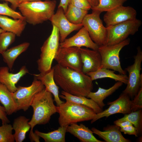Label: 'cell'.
<instances>
[{
  "instance_id": "cell-35",
  "label": "cell",
  "mask_w": 142,
  "mask_h": 142,
  "mask_svg": "<svg viewBox=\"0 0 142 142\" xmlns=\"http://www.w3.org/2000/svg\"><path fill=\"white\" fill-rule=\"evenodd\" d=\"M142 108V86L136 94L131 100V109L132 111H135Z\"/></svg>"
},
{
  "instance_id": "cell-9",
  "label": "cell",
  "mask_w": 142,
  "mask_h": 142,
  "mask_svg": "<svg viewBox=\"0 0 142 142\" xmlns=\"http://www.w3.org/2000/svg\"><path fill=\"white\" fill-rule=\"evenodd\" d=\"M137 52L134 56L133 64L125 69L128 72V82L125 89L122 93L128 95L132 100L142 86V75L140 74L141 69L142 51L140 48H137Z\"/></svg>"
},
{
  "instance_id": "cell-23",
  "label": "cell",
  "mask_w": 142,
  "mask_h": 142,
  "mask_svg": "<svg viewBox=\"0 0 142 142\" xmlns=\"http://www.w3.org/2000/svg\"><path fill=\"white\" fill-rule=\"evenodd\" d=\"M30 45L29 43L25 42L7 49L2 54L4 62L11 71L17 58L26 51Z\"/></svg>"
},
{
  "instance_id": "cell-15",
  "label": "cell",
  "mask_w": 142,
  "mask_h": 142,
  "mask_svg": "<svg viewBox=\"0 0 142 142\" xmlns=\"http://www.w3.org/2000/svg\"><path fill=\"white\" fill-rule=\"evenodd\" d=\"M84 47L92 49L98 50L99 46L91 38L85 28L83 27L75 35L66 39L60 43L61 48L76 47L81 48Z\"/></svg>"
},
{
  "instance_id": "cell-45",
  "label": "cell",
  "mask_w": 142,
  "mask_h": 142,
  "mask_svg": "<svg viewBox=\"0 0 142 142\" xmlns=\"http://www.w3.org/2000/svg\"><path fill=\"white\" fill-rule=\"evenodd\" d=\"M4 31L3 30H2V29L0 28V34L1 33L4 32Z\"/></svg>"
},
{
  "instance_id": "cell-36",
  "label": "cell",
  "mask_w": 142,
  "mask_h": 142,
  "mask_svg": "<svg viewBox=\"0 0 142 142\" xmlns=\"http://www.w3.org/2000/svg\"><path fill=\"white\" fill-rule=\"evenodd\" d=\"M69 4L80 9L88 11L91 7L87 0H70Z\"/></svg>"
},
{
  "instance_id": "cell-14",
  "label": "cell",
  "mask_w": 142,
  "mask_h": 142,
  "mask_svg": "<svg viewBox=\"0 0 142 142\" xmlns=\"http://www.w3.org/2000/svg\"><path fill=\"white\" fill-rule=\"evenodd\" d=\"M52 25L58 29L60 34V41L63 42L72 32L78 30L83 27L82 23L75 24L70 22L66 18L63 8H58L56 12L49 20Z\"/></svg>"
},
{
  "instance_id": "cell-6",
  "label": "cell",
  "mask_w": 142,
  "mask_h": 142,
  "mask_svg": "<svg viewBox=\"0 0 142 142\" xmlns=\"http://www.w3.org/2000/svg\"><path fill=\"white\" fill-rule=\"evenodd\" d=\"M130 42V39L127 38L116 44L99 46L98 50L102 59L100 68L111 69L120 74H126V71L121 65L119 54L121 49L129 45Z\"/></svg>"
},
{
  "instance_id": "cell-37",
  "label": "cell",
  "mask_w": 142,
  "mask_h": 142,
  "mask_svg": "<svg viewBox=\"0 0 142 142\" xmlns=\"http://www.w3.org/2000/svg\"><path fill=\"white\" fill-rule=\"evenodd\" d=\"M120 131L124 134L134 135L136 137H138L135 128L133 125H130L125 127L120 128Z\"/></svg>"
},
{
  "instance_id": "cell-43",
  "label": "cell",
  "mask_w": 142,
  "mask_h": 142,
  "mask_svg": "<svg viewBox=\"0 0 142 142\" xmlns=\"http://www.w3.org/2000/svg\"><path fill=\"white\" fill-rule=\"evenodd\" d=\"M90 5L91 8L97 6L98 4L99 0H87Z\"/></svg>"
},
{
  "instance_id": "cell-28",
  "label": "cell",
  "mask_w": 142,
  "mask_h": 142,
  "mask_svg": "<svg viewBox=\"0 0 142 142\" xmlns=\"http://www.w3.org/2000/svg\"><path fill=\"white\" fill-rule=\"evenodd\" d=\"M67 128V126H60L57 129L48 133L42 132L37 130L35 132L45 142H65Z\"/></svg>"
},
{
  "instance_id": "cell-32",
  "label": "cell",
  "mask_w": 142,
  "mask_h": 142,
  "mask_svg": "<svg viewBox=\"0 0 142 142\" xmlns=\"http://www.w3.org/2000/svg\"><path fill=\"white\" fill-rule=\"evenodd\" d=\"M16 35L14 33L4 32L0 34V54H1L8 49L14 41Z\"/></svg>"
},
{
  "instance_id": "cell-11",
  "label": "cell",
  "mask_w": 142,
  "mask_h": 142,
  "mask_svg": "<svg viewBox=\"0 0 142 142\" xmlns=\"http://www.w3.org/2000/svg\"><path fill=\"white\" fill-rule=\"evenodd\" d=\"M79 48L76 47H59L54 59L57 64L61 66L82 72V64Z\"/></svg>"
},
{
  "instance_id": "cell-3",
  "label": "cell",
  "mask_w": 142,
  "mask_h": 142,
  "mask_svg": "<svg viewBox=\"0 0 142 142\" xmlns=\"http://www.w3.org/2000/svg\"><path fill=\"white\" fill-rule=\"evenodd\" d=\"M56 4L55 0H40L22 3L18 8L26 22L34 26L49 20Z\"/></svg>"
},
{
  "instance_id": "cell-40",
  "label": "cell",
  "mask_w": 142,
  "mask_h": 142,
  "mask_svg": "<svg viewBox=\"0 0 142 142\" xmlns=\"http://www.w3.org/2000/svg\"><path fill=\"white\" fill-rule=\"evenodd\" d=\"M115 124L119 126L120 128H122L130 125H133L132 124L128 121H119L117 120L114 121Z\"/></svg>"
},
{
  "instance_id": "cell-18",
  "label": "cell",
  "mask_w": 142,
  "mask_h": 142,
  "mask_svg": "<svg viewBox=\"0 0 142 142\" xmlns=\"http://www.w3.org/2000/svg\"><path fill=\"white\" fill-rule=\"evenodd\" d=\"M34 78L40 80L44 86L45 89L51 93L54 98L57 106L64 102L61 100L59 95V87L54 78V70L52 67L47 72L43 73L34 74Z\"/></svg>"
},
{
  "instance_id": "cell-38",
  "label": "cell",
  "mask_w": 142,
  "mask_h": 142,
  "mask_svg": "<svg viewBox=\"0 0 142 142\" xmlns=\"http://www.w3.org/2000/svg\"><path fill=\"white\" fill-rule=\"evenodd\" d=\"M0 119L2 121V124L9 123L10 121L7 116L5 109L3 106L0 104Z\"/></svg>"
},
{
  "instance_id": "cell-27",
  "label": "cell",
  "mask_w": 142,
  "mask_h": 142,
  "mask_svg": "<svg viewBox=\"0 0 142 142\" xmlns=\"http://www.w3.org/2000/svg\"><path fill=\"white\" fill-rule=\"evenodd\" d=\"M114 72V71L111 70L109 69L100 68L95 72L89 73L86 74L90 77L93 81L99 79L109 78L126 84L128 81L127 75L126 74H116Z\"/></svg>"
},
{
  "instance_id": "cell-42",
  "label": "cell",
  "mask_w": 142,
  "mask_h": 142,
  "mask_svg": "<svg viewBox=\"0 0 142 142\" xmlns=\"http://www.w3.org/2000/svg\"><path fill=\"white\" fill-rule=\"evenodd\" d=\"M10 2L11 4V8L14 10L18 8L19 5L18 0H0Z\"/></svg>"
},
{
  "instance_id": "cell-20",
  "label": "cell",
  "mask_w": 142,
  "mask_h": 142,
  "mask_svg": "<svg viewBox=\"0 0 142 142\" xmlns=\"http://www.w3.org/2000/svg\"><path fill=\"white\" fill-rule=\"evenodd\" d=\"M67 132L77 138L82 142H104L97 139L93 131L82 124L72 123L67 126Z\"/></svg>"
},
{
  "instance_id": "cell-22",
  "label": "cell",
  "mask_w": 142,
  "mask_h": 142,
  "mask_svg": "<svg viewBox=\"0 0 142 142\" xmlns=\"http://www.w3.org/2000/svg\"><path fill=\"white\" fill-rule=\"evenodd\" d=\"M29 120L23 116H19L14 120L12 126L15 131L13 135L16 142H22L25 139L27 132L31 129Z\"/></svg>"
},
{
  "instance_id": "cell-2",
  "label": "cell",
  "mask_w": 142,
  "mask_h": 142,
  "mask_svg": "<svg viewBox=\"0 0 142 142\" xmlns=\"http://www.w3.org/2000/svg\"><path fill=\"white\" fill-rule=\"evenodd\" d=\"M53 95L45 88L34 96L31 106L33 113L29 121L31 130L37 125H44L49 121L51 116L57 112V106L54 104Z\"/></svg>"
},
{
  "instance_id": "cell-21",
  "label": "cell",
  "mask_w": 142,
  "mask_h": 142,
  "mask_svg": "<svg viewBox=\"0 0 142 142\" xmlns=\"http://www.w3.org/2000/svg\"><path fill=\"white\" fill-rule=\"evenodd\" d=\"M27 22L25 19H13L7 16L0 15V28L5 32L20 37L24 30Z\"/></svg>"
},
{
  "instance_id": "cell-29",
  "label": "cell",
  "mask_w": 142,
  "mask_h": 142,
  "mask_svg": "<svg viewBox=\"0 0 142 142\" xmlns=\"http://www.w3.org/2000/svg\"><path fill=\"white\" fill-rule=\"evenodd\" d=\"M88 12V11L80 9L69 4L64 14L70 22L77 24L82 23L84 18Z\"/></svg>"
},
{
  "instance_id": "cell-30",
  "label": "cell",
  "mask_w": 142,
  "mask_h": 142,
  "mask_svg": "<svg viewBox=\"0 0 142 142\" xmlns=\"http://www.w3.org/2000/svg\"><path fill=\"white\" fill-rule=\"evenodd\" d=\"M119 121H128L135 128L138 136L142 133V110L140 109L130 113L124 114L122 118L117 120Z\"/></svg>"
},
{
  "instance_id": "cell-4",
  "label": "cell",
  "mask_w": 142,
  "mask_h": 142,
  "mask_svg": "<svg viewBox=\"0 0 142 142\" xmlns=\"http://www.w3.org/2000/svg\"><path fill=\"white\" fill-rule=\"evenodd\" d=\"M60 126H67L73 123L92 120L97 114L91 108L75 103L66 101L57 106Z\"/></svg>"
},
{
  "instance_id": "cell-12",
  "label": "cell",
  "mask_w": 142,
  "mask_h": 142,
  "mask_svg": "<svg viewBox=\"0 0 142 142\" xmlns=\"http://www.w3.org/2000/svg\"><path fill=\"white\" fill-rule=\"evenodd\" d=\"M107 104L110 105L109 108L102 112L96 114L91 120V123L101 118L104 117L108 118L113 114L117 113L125 114L132 112L131 100L128 95L123 93L116 100L112 102H109Z\"/></svg>"
},
{
  "instance_id": "cell-34",
  "label": "cell",
  "mask_w": 142,
  "mask_h": 142,
  "mask_svg": "<svg viewBox=\"0 0 142 142\" xmlns=\"http://www.w3.org/2000/svg\"><path fill=\"white\" fill-rule=\"evenodd\" d=\"M0 15L9 16L15 19H25L20 12L16 11L9 7L7 2L0 3Z\"/></svg>"
},
{
  "instance_id": "cell-24",
  "label": "cell",
  "mask_w": 142,
  "mask_h": 142,
  "mask_svg": "<svg viewBox=\"0 0 142 142\" xmlns=\"http://www.w3.org/2000/svg\"><path fill=\"white\" fill-rule=\"evenodd\" d=\"M123 84V83L121 82L117 81L112 87L107 89L99 87L97 92H91L87 97L93 100L103 109L105 105L103 102L104 100L114 92Z\"/></svg>"
},
{
  "instance_id": "cell-13",
  "label": "cell",
  "mask_w": 142,
  "mask_h": 142,
  "mask_svg": "<svg viewBox=\"0 0 142 142\" xmlns=\"http://www.w3.org/2000/svg\"><path fill=\"white\" fill-rule=\"evenodd\" d=\"M137 12L133 7L122 5L106 12L103 17L106 27L136 18Z\"/></svg>"
},
{
  "instance_id": "cell-1",
  "label": "cell",
  "mask_w": 142,
  "mask_h": 142,
  "mask_svg": "<svg viewBox=\"0 0 142 142\" xmlns=\"http://www.w3.org/2000/svg\"><path fill=\"white\" fill-rule=\"evenodd\" d=\"M55 82L63 90L71 94L87 97L93 89L90 77L82 72L61 66L53 67Z\"/></svg>"
},
{
  "instance_id": "cell-19",
  "label": "cell",
  "mask_w": 142,
  "mask_h": 142,
  "mask_svg": "<svg viewBox=\"0 0 142 142\" xmlns=\"http://www.w3.org/2000/svg\"><path fill=\"white\" fill-rule=\"evenodd\" d=\"M120 128L115 124L109 125L104 127L101 131L93 127L91 129L93 133L106 142H130L129 140L125 138L122 135Z\"/></svg>"
},
{
  "instance_id": "cell-31",
  "label": "cell",
  "mask_w": 142,
  "mask_h": 142,
  "mask_svg": "<svg viewBox=\"0 0 142 142\" xmlns=\"http://www.w3.org/2000/svg\"><path fill=\"white\" fill-rule=\"evenodd\" d=\"M128 0H99L98 5L91 8L92 10H97L101 12L107 11L120 6Z\"/></svg>"
},
{
  "instance_id": "cell-41",
  "label": "cell",
  "mask_w": 142,
  "mask_h": 142,
  "mask_svg": "<svg viewBox=\"0 0 142 142\" xmlns=\"http://www.w3.org/2000/svg\"><path fill=\"white\" fill-rule=\"evenodd\" d=\"M70 0H60L58 8L61 7L63 9L64 13L66 12Z\"/></svg>"
},
{
  "instance_id": "cell-25",
  "label": "cell",
  "mask_w": 142,
  "mask_h": 142,
  "mask_svg": "<svg viewBox=\"0 0 142 142\" xmlns=\"http://www.w3.org/2000/svg\"><path fill=\"white\" fill-rule=\"evenodd\" d=\"M59 97L65 99L66 101L86 106L92 110L97 114L103 111V109L93 100L88 99L86 97L73 95L63 90Z\"/></svg>"
},
{
  "instance_id": "cell-44",
  "label": "cell",
  "mask_w": 142,
  "mask_h": 142,
  "mask_svg": "<svg viewBox=\"0 0 142 142\" xmlns=\"http://www.w3.org/2000/svg\"><path fill=\"white\" fill-rule=\"evenodd\" d=\"M41 0H18L19 5L22 3L26 2H31L37 1Z\"/></svg>"
},
{
  "instance_id": "cell-16",
  "label": "cell",
  "mask_w": 142,
  "mask_h": 142,
  "mask_svg": "<svg viewBox=\"0 0 142 142\" xmlns=\"http://www.w3.org/2000/svg\"><path fill=\"white\" fill-rule=\"evenodd\" d=\"M79 50L83 73L86 74L94 72L100 68L102 59L98 50L81 47Z\"/></svg>"
},
{
  "instance_id": "cell-5",
  "label": "cell",
  "mask_w": 142,
  "mask_h": 142,
  "mask_svg": "<svg viewBox=\"0 0 142 142\" xmlns=\"http://www.w3.org/2000/svg\"><path fill=\"white\" fill-rule=\"evenodd\" d=\"M52 26L51 33L41 47L40 57L37 61L38 69L41 73L51 69L53 61L60 47L58 29L54 25Z\"/></svg>"
},
{
  "instance_id": "cell-8",
  "label": "cell",
  "mask_w": 142,
  "mask_h": 142,
  "mask_svg": "<svg viewBox=\"0 0 142 142\" xmlns=\"http://www.w3.org/2000/svg\"><path fill=\"white\" fill-rule=\"evenodd\" d=\"M90 14H87L82 23L87 30L92 40L99 46L105 45L108 31L107 27L103 24L100 18L101 12L92 10Z\"/></svg>"
},
{
  "instance_id": "cell-10",
  "label": "cell",
  "mask_w": 142,
  "mask_h": 142,
  "mask_svg": "<svg viewBox=\"0 0 142 142\" xmlns=\"http://www.w3.org/2000/svg\"><path fill=\"white\" fill-rule=\"evenodd\" d=\"M45 88L41 82L35 78L30 86L17 87L16 90L12 93V95L17 111L28 110L35 95Z\"/></svg>"
},
{
  "instance_id": "cell-33",
  "label": "cell",
  "mask_w": 142,
  "mask_h": 142,
  "mask_svg": "<svg viewBox=\"0 0 142 142\" xmlns=\"http://www.w3.org/2000/svg\"><path fill=\"white\" fill-rule=\"evenodd\" d=\"M12 125L9 123L2 124L0 126V142H14Z\"/></svg>"
},
{
  "instance_id": "cell-39",
  "label": "cell",
  "mask_w": 142,
  "mask_h": 142,
  "mask_svg": "<svg viewBox=\"0 0 142 142\" xmlns=\"http://www.w3.org/2000/svg\"><path fill=\"white\" fill-rule=\"evenodd\" d=\"M29 137L32 142H40V137L35 132H34L33 130H31L29 135Z\"/></svg>"
},
{
  "instance_id": "cell-7",
  "label": "cell",
  "mask_w": 142,
  "mask_h": 142,
  "mask_svg": "<svg viewBox=\"0 0 142 142\" xmlns=\"http://www.w3.org/2000/svg\"><path fill=\"white\" fill-rule=\"evenodd\" d=\"M142 24L141 21L136 18L107 27V37L105 45L118 44L133 35L138 31Z\"/></svg>"
},
{
  "instance_id": "cell-26",
  "label": "cell",
  "mask_w": 142,
  "mask_h": 142,
  "mask_svg": "<svg viewBox=\"0 0 142 142\" xmlns=\"http://www.w3.org/2000/svg\"><path fill=\"white\" fill-rule=\"evenodd\" d=\"M0 102L4 107L7 115H11L17 111L12 93L4 85L0 83Z\"/></svg>"
},
{
  "instance_id": "cell-17",
  "label": "cell",
  "mask_w": 142,
  "mask_h": 142,
  "mask_svg": "<svg viewBox=\"0 0 142 142\" xmlns=\"http://www.w3.org/2000/svg\"><path fill=\"white\" fill-rule=\"evenodd\" d=\"M8 67H0V83L4 85L12 93L17 89L16 84L21 77L29 73L26 66H22L19 71L16 73H10Z\"/></svg>"
}]
</instances>
